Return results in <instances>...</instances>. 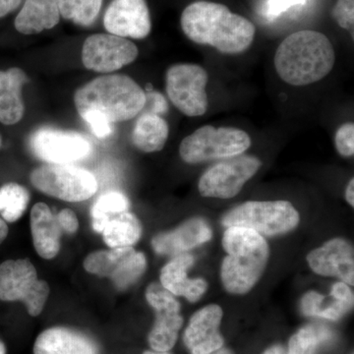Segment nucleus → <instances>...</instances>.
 I'll list each match as a JSON object with an SVG mask.
<instances>
[{"label": "nucleus", "mask_w": 354, "mask_h": 354, "mask_svg": "<svg viewBox=\"0 0 354 354\" xmlns=\"http://www.w3.org/2000/svg\"><path fill=\"white\" fill-rule=\"evenodd\" d=\"M180 23L190 41L227 55L248 50L255 38L256 28L251 21L216 2H193L184 9Z\"/></svg>", "instance_id": "1"}, {"label": "nucleus", "mask_w": 354, "mask_h": 354, "mask_svg": "<svg viewBox=\"0 0 354 354\" xmlns=\"http://www.w3.org/2000/svg\"><path fill=\"white\" fill-rule=\"evenodd\" d=\"M334 46L322 32L304 30L286 37L274 55L281 80L292 86L319 82L334 68Z\"/></svg>", "instance_id": "2"}, {"label": "nucleus", "mask_w": 354, "mask_h": 354, "mask_svg": "<svg viewBox=\"0 0 354 354\" xmlns=\"http://www.w3.org/2000/svg\"><path fill=\"white\" fill-rule=\"evenodd\" d=\"M223 247L227 252L221 264L223 285L232 295H245L265 271L269 245L263 235L250 228L230 227L223 234Z\"/></svg>", "instance_id": "3"}, {"label": "nucleus", "mask_w": 354, "mask_h": 354, "mask_svg": "<svg viewBox=\"0 0 354 354\" xmlns=\"http://www.w3.org/2000/svg\"><path fill=\"white\" fill-rule=\"evenodd\" d=\"M74 102L80 116L99 113L113 124L138 115L145 108L147 95L132 78L115 74L97 77L78 88Z\"/></svg>", "instance_id": "4"}, {"label": "nucleus", "mask_w": 354, "mask_h": 354, "mask_svg": "<svg viewBox=\"0 0 354 354\" xmlns=\"http://www.w3.org/2000/svg\"><path fill=\"white\" fill-rule=\"evenodd\" d=\"M250 146V136L243 130L205 125L183 140L179 153L184 162L193 165L236 157Z\"/></svg>", "instance_id": "5"}, {"label": "nucleus", "mask_w": 354, "mask_h": 354, "mask_svg": "<svg viewBox=\"0 0 354 354\" xmlns=\"http://www.w3.org/2000/svg\"><path fill=\"white\" fill-rule=\"evenodd\" d=\"M299 221V214L290 202L250 201L228 212L221 223L225 227L250 228L263 236H274L295 230Z\"/></svg>", "instance_id": "6"}, {"label": "nucleus", "mask_w": 354, "mask_h": 354, "mask_svg": "<svg viewBox=\"0 0 354 354\" xmlns=\"http://www.w3.org/2000/svg\"><path fill=\"white\" fill-rule=\"evenodd\" d=\"M50 295L48 283L38 279L36 268L28 259L7 260L0 264V300L21 301L31 316L43 312Z\"/></svg>", "instance_id": "7"}, {"label": "nucleus", "mask_w": 354, "mask_h": 354, "mask_svg": "<svg viewBox=\"0 0 354 354\" xmlns=\"http://www.w3.org/2000/svg\"><path fill=\"white\" fill-rule=\"evenodd\" d=\"M32 185L37 189L67 202L85 201L94 196L97 181L92 172L70 165H48L31 174Z\"/></svg>", "instance_id": "8"}, {"label": "nucleus", "mask_w": 354, "mask_h": 354, "mask_svg": "<svg viewBox=\"0 0 354 354\" xmlns=\"http://www.w3.org/2000/svg\"><path fill=\"white\" fill-rule=\"evenodd\" d=\"M167 93L174 106L190 118L204 115L208 109L206 87L209 76L197 64H176L167 72Z\"/></svg>", "instance_id": "9"}, {"label": "nucleus", "mask_w": 354, "mask_h": 354, "mask_svg": "<svg viewBox=\"0 0 354 354\" xmlns=\"http://www.w3.org/2000/svg\"><path fill=\"white\" fill-rule=\"evenodd\" d=\"M262 165L250 156L225 158L207 169L200 178L198 189L204 197L230 199L241 192L244 184L252 178Z\"/></svg>", "instance_id": "10"}, {"label": "nucleus", "mask_w": 354, "mask_h": 354, "mask_svg": "<svg viewBox=\"0 0 354 354\" xmlns=\"http://www.w3.org/2000/svg\"><path fill=\"white\" fill-rule=\"evenodd\" d=\"M146 267L145 255L132 247L97 251L88 254L84 261L86 271L111 279L118 290H125L136 283Z\"/></svg>", "instance_id": "11"}, {"label": "nucleus", "mask_w": 354, "mask_h": 354, "mask_svg": "<svg viewBox=\"0 0 354 354\" xmlns=\"http://www.w3.org/2000/svg\"><path fill=\"white\" fill-rule=\"evenodd\" d=\"M30 146L37 158L53 165H70L92 153V145L83 135L50 127L35 132Z\"/></svg>", "instance_id": "12"}, {"label": "nucleus", "mask_w": 354, "mask_h": 354, "mask_svg": "<svg viewBox=\"0 0 354 354\" xmlns=\"http://www.w3.org/2000/svg\"><path fill=\"white\" fill-rule=\"evenodd\" d=\"M146 299L156 312L155 323L148 342L153 351H169L176 346L183 325L180 304L160 283H152L146 290Z\"/></svg>", "instance_id": "13"}, {"label": "nucleus", "mask_w": 354, "mask_h": 354, "mask_svg": "<svg viewBox=\"0 0 354 354\" xmlns=\"http://www.w3.org/2000/svg\"><path fill=\"white\" fill-rule=\"evenodd\" d=\"M138 48L131 41L111 34H95L86 39L82 48L84 66L99 73H109L132 64Z\"/></svg>", "instance_id": "14"}, {"label": "nucleus", "mask_w": 354, "mask_h": 354, "mask_svg": "<svg viewBox=\"0 0 354 354\" xmlns=\"http://www.w3.org/2000/svg\"><path fill=\"white\" fill-rule=\"evenodd\" d=\"M106 31L121 38L145 39L152 30L146 0H113L104 16Z\"/></svg>", "instance_id": "15"}, {"label": "nucleus", "mask_w": 354, "mask_h": 354, "mask_svg": "<svg viewBox=\"0 0 354 354\" xmlns=\"http://www.w3.org/2000/svg\"><path fill=\"white\" fill-rule=\"evenodd\" d=\"M307 262L316 274L334 277L346 285H354L353 247L344 239H334L326 242L308 254Z\"/></svg>", "instance_id": "16"}, {"label": "nucleus", "mask_w": 354, "mask_h": 354, "mask_svg": "<svg viewBox=\"0 0 354 354\" xmlns=\"http://www.w3.org/2000/svg\"><path fill=\"white\" fill-rule=\"evenodd\" d=\"M223 310L212 304L200 309L191 317L183 335V342L191 354H209L223 348L220 333Z\"/></svg>", "instance_id": "17"}, {"label": "nucleus", "mask_w": 354, "mask_h": 354, "mask_svg": "<svg viewBox=\"0 0 354 354\" xmlns=\"http://www.w3.org/2000/svg\"><path fill=\"white\" fill-rule=\"evenodd\" d=\"M212 239L208 223L200 218H191L171 232L153 239V250L160 255L176 256L206 243Z\"/></svg>", "instance_id": "18"}, {"label": "nucleus", "mask_w": 354, "mask_h": 354, "mask_svg": "<svg viewBox=\"0 0 354 354\" xmlns=\"http://www.w3.org/2000/svg\"><path fill=\"white\" fill-rule=\"evenodd\" d=\"M194 263L190 254L183 253L174 256L160 271V285L174 297H184L188 301L196 302L208 288V283L203 279H188L187 271Z\"/></svg>", "instance_id": "19"}, {"label": "nucleus", "mask_w": 354, "mask_h": 354, "mask_svg": "<svg viewBox=\"0 0 354 354\" xmlns=\"http://www.w3.org/2000/svg\"><path fill=\"white\" fill-rule=\"evenodd\" d=\"M34 354H99V348L82 333L55 327L44 330L37 337Z\"/></svg>", "instance_id": "20"}, {"label": "nucleus", "mask_w": 354, "mask_h": 354, "mask_svg": "<svg viewBox=\"0 0 354 354\" xmlns=\"http://www.w3.org/2000/svg\"><path fill=\"white\" fill-rule=\"evenodd\" d=\"M353 292L344 281L333 286L329 297L309 291L301 300V311L304 315L320 317L328 320H339L353 307Z\"/></svg>", "instance_id": "21"}, {"label": "nucleus", "mask_w": 354, "mask_h": 354, "mask_svg": "<svg viewBox=\"0 0 354 354\" xmlns=\"http://www.w3.org/2000/svg\"><path fill=\"white\" fill-rule=\"evenodd\" d=\"M32 242L37 252L44 259L55 258L59 252L62 228L48 205L37 203L31 212Z\"/></svg>", "instance_id": "22"}, {"label": "nucleus", "mask_w": 354, "mask_h": 354, "mask_svg": "<svg viewBox=\"0 0 354 354\" xmlns=\"http://www.w3.org/2000/svg\"><path fill=\"white\" fill-rule=\"evenodd\" d=\"M28 82L27 74L20 68L0 71V122L13 125L24 115L22 88Z\"/></svg>", "instance_id": "23"}, {"label": "nucleus", "mask_w": 354, "mask_h": 354, "mask_svg": "<svg viewBox=\"0 0 354 354\" xmlns=\"http://www.w3.org/2000/svg\"><path fill=\"white\" fill-rule=\"evenodd\" d=\"M57 0H26L15 19V28L23 35H36L50 30L59 22Z\"/></svg>", "instance_id": "24"}, {"label": "nucleus", "mask_w": 354, "mask_h": 354, "mask_svg": "<svg viewBox=\"0 0 354 354\" xmlns=\"http://www.w3.org/2000/svg\"><path fill=\"white\" fill-rule=\"evenodd\" d=\"M169 124L158 114H142L135 123L132 143L144 153H155L164 149L169 138Z\"/></svg>", "instance_id": "25"}, {"label": "nucleus", "mask_w": 354, "mask_h": 354, "mask_svg": "<svg viewBox=\"0 0 354 354\" xmlns=\"http://www.w3.org/2000/svg\"><path fill=\"white\" fill-rule=\"evenodd\" d=\"M104 241L111 248L131 247L142 234L141 223L136 216L123 212L109 220L102 232Z\"/></svg>", "instance_id": "26"}, {"label": "nucleus", "mask_w": 354, "mask_h": 354, "mask_svg": "<svg viewBox=\"0 0 354 354\" xmlns=\"http://www.w3.org/2000/svg\"><path fill=\"white\" fill-rule=\"evenodd\" d=\"M333 339L334 333L327 326L319 324L305 326L291 337L288 354H317Z\"/></svg>", "instance_id": "27"}, {"label": "nucleus", "mask_w": 354, "mask_h": 354, "mask_svg": "<svg viewBox=\"0 0 354 354\" xmlns=\"http://www.w3.org/2000/svg\"><path fill=\"white\" fill-rule=\"evenodd\" d=\"M129 209V200L118 191H109L95 200L92 207L93 227L97 232H102L109 220L118 214L127 212Z\"/></svg>", "instance_id": "28"}, {"label": "nucleus", "mask_w": 354, "mask_h": 354, "mask_svg": "<svg viewBox=\"0 0 354 354\" xmlns=\"http://www.w3.org/2000/svg\"><path fill=\"white\" fill-rule=\"evenodd\" d=\"M29 201V192L20 184L10 183L0 187V215L8 223L19 220Z\"/></svg>", "instance_id": "29"}, {"label": "nucleus", "mask_w": 354, "mask_h": 354, "mask_svg": "<svg viewBox=\"0 0 354 354\" xmlns=\"http://www.w3.org/2000/svg\"><path fill=\"white\" fill-rule=\"evenodd\" d=\"M58 10L64 19L88 27L101 11L102 0H57Z\"/></svg>", "instance_id": "30"}, {"label": "nucleus", "mask_w": 354, "mask_h": 354, "mask_svg": "<svg viewBox=\"0 0 354 354\" xmlns=\"http://www.w3.org/2000/svg\"><path fill=\"white\" fill-rule=\"evenodd\" d=\"M335 145L342 157H353L354 153V124L346 123L337 129L335 136Z\"/></svg>", "instance_id": "31"}, {"label": "nucleus", "mask_w": 354, "mask_h": 354, "mask_svg": "<svg viewBox=\"0 0 354 354\" xmlns=\"http://www.w3.org/2000/svg\"><path fill=\"white\" fill-rule=\"evenodd\" d=\"M333 17L342 29L353 32L354 0H337Z\"/></svg>", "instance_id": "32"}, {"label": "nucleus", "mask_w": 354, "mask_h": 354, "mask_svg": "<svg viewBox=\"0 0 354 354\" xmlns=\"http://www.w3.org/2000/svg\"><path fill=\"white\" fill-rule=\"evenodd\" d=\"M81 118L87 122L91 131L97 138H106L109 135L113 134V124L109 122L106 118L101 114L95 113H88L83 114Z\"/></svg>", "instance_id": "33"}, {"label": "nucleus", "mask_w": 354, "mask_h": 354, "mask_svg": "<svg viewBox=\"0 0 354 354\" xmlns=\"http://www.w3.org/2000/svg\"><path fill=\"white\" fill-rule=\"evenodd\" d=\"M58 225L67 234H75L79 227V221L72 209H64L57 216Z\"/></svg>", "instance_id": "34"}, {"label": "nucleus", "mask_w": 354, "mask_h": 354, "mask_svg": "<svg viewBox=\"0 0 354 354\" xmlns=\"http://www.w3.org/2000/svg\"><path fill=\"white\" fill-rule=\"evenodd\" d=\"M149 97H150L153 101V111H151V113L158 114V113H164L167 111V101H165V97H162V95L158 94V93L153 92L150 93Z\"/></svg>", "instance_id": "35"}, {"label": "nucleus", "mask_w": 354, "mask_h": 354, "mask_svg": "<svg viewBox=\"0 0 354 354\" xmlns=\"http://www.w3.org/2000/svg\"><path fill=\"white\" fill-rule=\"evenodd\" d=\"M22 0H0V18L12 12L19 7Z\"/></svg>", "instance_id": "36"}, {"label": "nucleus", "mask_w": 354, "mask_h": 354, "mask_svg": "<svg viewBox=\"0 0 354 354\" xmlns=\"http://www.w3.org/2000/svg\"><path fill=\"white\" fill-rule=\"evenodd\" d=\"M354 180L353 178L351 179V181L348 183V187H346V199L348 201V204L351 205V207L354 206Z\"/></svg>", "instance_id": "37"}, {"label": "nucleus", "mask_w": 354, "mask_h": 354, "mask_svg": "<svg viewBox=\"0 0 354 354\" xmlns=\"http://www.w3.org/2000/svg\"><path fill=\"white\" fill-rule=\"evenodd\" d=\"M7 235H8V227H7L6 221L0 218V245L2 242L6 241Z\"/></svg>", "instance_id": "38"}, {"label": "nucleus", "mask_w": 354, "mask_h": 354, "mask_svg": "<svg viewBox=\"0 0 354 354\" xmlns=\"http://www.w3.org/2000/svg\"><path fill=\"white\" fill-rule=\"evenodd\" d=\"M263 354H286L285 349L281 346H274L267 349Z\"/></svg>", "instance_id": "39"}, {"label": "nucleus", "mask_w": 354, "mask_h": 354, "mask_svg": "<svg viewBox=\"0 0 354 354\" xmlns=\"http://www.w3.org/2000/svg\"><path fill=\"white\" fill-rule=\"evenodd\" d=\"M209 354H234V353H232V351H230V349L221 348L220 349H218V351H214V353H212Z\"/></svg>", "instance_id": "40"}, {"label": "nucleus", "mask_w": 354, "mask_h": 354, "mask_svg": "<svg viewBox=\"0 0 354 354\" xmlns=\"http://www.w3.org/2000/svg\"><path fill=\"white\" fill-rule=\"evenodd\" d=\"M143 354H171V353H169V351H165V353H162V351H146L145 353H143Z\"/></svg>", "instance_id": "41"}, {"label": "nucleus", "mask_w": 354, "mask_h": 354, "mask_svg": "<svg viewBox=\"0 0 354 354\" xmlns=\"http://www.w3.org/2000/svg\"><path fill=\"white\" fill-rule=\"evenodd\" d=\"M0 354H6V346L2 342H0Z\"/></svg>", "instance_id": "42"}, {"label": "nucleus", "mask_w": 354, "mask_h": 354, "mask_svg": "<svg viewBox=\"0 0 354 354\" xmlns=\"http://www.w3.org/2000/svg\"><path fill=\"white\" fill-rule=\"evenodd\" d=\"M0 146H1V138H0Z\"/></svg>", "instance_id": "43"}]
</instances>
